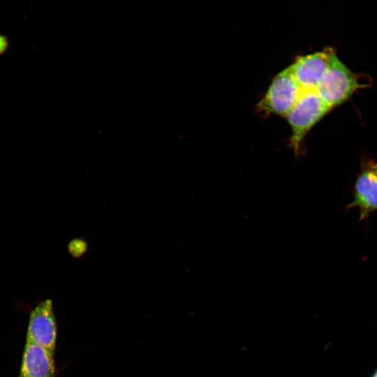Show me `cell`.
<instances>
[{
	"label": "cell",
	"mask_w": 377,
	"mask_h": 377,
	"mask_svg": "<svg viewBox=\"0 0 377 377\" xmlns=\"http://www.w3.org/2000/svg\"><path fill=\"white\" fill-rule=\"evenodd\" d=\"M362 75L353 72L334 51L324 75L315 91L330 109L343 103L358 89L367 87Z\"/></svg>",
	"instance_id": "1"
},
{
	"label": "cell",
	"mask_w": 377,
	"mask_h": 377,
	"mask_svg": "<svg viewBox=\"0 0 377 377\" xmlns=\"http://www.w3.org/2000/svg\"><path fill=\"white\" fill-rule=\"evenodd\" d=\"M330 110L315 90L302 91L286 117L292 131L290 147L296 154L306 135Z\"/></svg>",
	"instance_id": "2"
},
{
	"label": "cell",
	"mask_w": 377,
	"mask_h": 377,
	"mask_svg": "<svg viewBox=\"0 0 377 377\" xmlns=\"http://www.w3.org/2000/svg\"><path fill=\"white\" fill-rule=\"evenodd\" d=\"M302 91L288 66L274 77L259 101L258 108L269 114L286 117L298 101Z\"/></svg>",
	"instance_id": "3"
},
{
	"label": "cell",
	"mask_w": 377,
	"mask_h": 377,
	"mask_svg": "<svg viewBox=\"0 0 377 377\" xmlns=\"http://www.w3.org/2000/svg\"><path fill=\"white\" fill-rule=\"evenodd\" d=\"M57 325L52 300L36 302L29 311L26 341L36 343L54 355Z\"/></svg>",
	"instance_id": "4"
},
{
	"label": "cell",
	"mask_w": 377,
	"mask_h": 377,
	"mask_svg": "<svg viewBox=\"0 0 377 377\" xmlns=\"http://www.w3.org/2000/svg\"><path fill=\"white\" fill-rule=\"evenodd\" d=\"M353 200L345 209L357 207L359 221L367 219L377 210V163L369 161L362 166L353 190Z\"/></svg>",
	"instance_id": "5"
},
{
	"label": "cell",
	"mask_w": 377,
	"mask_h": 377,
	"mask_svg": "<svg viewBox=\"0 0 377 377\" xmlns=\"http://www.w3.org/2000/svg\"><path fill=\"white\" fill-rule=\"evenodd\" d=\"M333 52V49L327 47L322 51L300 56L289 66L302 91L316 89L328 68Z\"/></svg>",
	"instance_id": "6"
},
{
	"label": "cell",
	"mask_w": 377,
	"mask_h": 377,
	"mask_svg": "<svg viewBox=\"0 0 377 377\" xmlns=\"http://www.w3.org/2000/svg\"><path fill=\"white\" fill-rule=\"evenodd\" d=\"M17 377H57L54 355L36 343L26 341Z\"/></svg>",
	"instance_id": "7"
},
{
	"label": "cell",
	"mask_w": 377,
	"mask_h": 377,
	"mask_svg": "<svg viewBox=\"0 0 377 377\" xmlns=\"http://www.w3.org/2000/svg\"><path fill=\"white\" fill-rule=\"evenodd\" d=\"M68 247L70 253L73 256L77 258L85 252L87 244L83 240L75 239L69 243Z\"/></svg>",
	"instance_id": "8"
},
{
	"label": "cell",
	"mask_w": 377,
	"mask_h": 377,
	"mask_svg": "<svg viewBox=\"0 0 377 377\" xmlns=\"http://www.w3.org/2000/svg\"><path fill=\"white\" fill-rule=\"evenodd\" d=\"M372 377H377V370L374 373V374L372 376Z\"/></svg>",
	"instance_id": "9"
}]
</instances>
